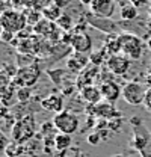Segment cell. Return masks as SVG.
<instances>
[{"mask_svg":"<svg viewBox=\"0 0 151 157\" xmlns=\"http://www.w3.org/2000/svg\"><path fill=\"white\" fill-rule=\"evenodd\" d=\"M119 12H121V18L126 20V21H133V20L137 18L139 15V8H136L133 3L129 5H124L119 8Z\"/></svg>","mask_w":151,"mask_h":157,"instance_id":"19","label":"cell"},{"mask_svg":"<svg viewBox=\"0 0 151 157\" xmlns=\"http://www.w3.org/2000/svg\"><path fill=\"white\" fill-rule=\"evenodd\" d=\"M3 153H5L6 157H20L23 154H26V150H24L23 144H18V142L12 140V142H8V145H6Z\"/></svg>","mask_w":151,"mask_h":157,"instance_id":"18","label":"cell"},{"mask_svg":"<svg viewBox=\"0 0 151 157\" xmlns=\"http://www.w3.org/2000/svg\"><path fill=\"white\" fill-rule=\"evenodd\" d=\"M9 5L12 6V9H18L21 6L27 5V2L26 0H9Z\"/></svg>","mask_w":151,"mask_h":157,"instance_id":"25","label":"cell"},{"mask_svg":"<svg viewBox=\"0 0 151 157\" xmlns=\"http://www.w3.org/2000/svg\"><path fill=\"white\" fill-rule=\"evenodd\" d=\"M73 18L68 15V14H62L60 15V18L56 21V26L60 29V30H65V32H68V30H71L73 29Z\"/></svg>","mask_w":151,"mask_h":157,"instance_id":"21","label":"cell"},{"mask_svg":"<svg viewBox=\"0 0 151 157\" xmlns=\"http://www.w3.org/2000/svg\"><path fill=\"white\" fill-rule=\"evenodd\" d=\"M132 65V59H129L126 55L122 53H116V55H112L109 56L107 60H106V67L107 70L112 73V74H116V76H122L129 71Z\"/></svg>","mask_w":151,"mask_h":157,"instance_id":"7","label":"cell"},{"mask_svg":"<svg viewBox=\"0 0 151 157\" xmlns=\"http://www.w3.org/2000/svg\"><path fill=\"white\" fill-rule=\"evenodd\" d=\"M86 140H88L91 145H98L100 140H101V133H100V132H92V133L88 135Z\"/></svg>","mask_w":151,"mask_h":157,"instance_id":"23","label":"cell"},{"mask_svg":"<svg viewBox=\"0 0 151 157\" xmlns=\"http://www.w3.org/2000/svg\"><path fill=\"white\" fill-rule=\"evenodd\" d=\"M88 56L86 55H80V53H74L71 58H68L67 60V71L71 74H80L89 63H88Z\"/></svg>","mask_w":151,"mask_h":157,"instance_id":"12","label":"cell"},{"mask_svg":"<svg viewBox=\"0 0 151 157\" xmlns=\"http://www.w3.org/2000/svg\"><path fill=\"white\" fill-rule=\"evenodd\" d=\"M148 47H150V50H151V36H150V39H148Z\"/></svg>","mask_w":151,"mask_h":157,"instance_id":"32","label":"cell"},{"mask_svg":"<svg viewBox=\"0 0 151 157\" xmlns=\"http://www.w3.org/2000/svg\"><path fill=\"white\" fill-rule=\"evenodd\" d=\"M147 73H148V74H147V82H148V83H150V85H151V71H150V70H148Z\"/></svg>","mask_w":151,"mask_h":157,"instance_id":"29","label":"cell"},{"mask_svg":"<svg viewBox=\"0 0 151 157\" xmlns=\"http://www.w3.org/2000/svg\"><path fill=\"white\" fill-rule=\"evenodd\" d=\"M20 157H33V156H27V154H23V156H20Z\"/></svg>","mask_w":151,"mask_h":157,"instance_id":"33","label":"cell"},{"mask_svg":"<svg viewBox=\"0 0 151 157\" xmlns=\"http://www.w3.org/2000/svg\"><path fill=\"white\" fill-rule=\"evenodd\" d=\"M41 12H42V18L56 23L57 20L60 18V15H62V8H59L56 3H53V5H48L47 8H44Z\"/></svg>","mask_w":151,"mask_h":157,"instance_id":"17","label":"cell"},{"mask_svg":"<svg viewBox=\"0 0 151 157\" xmlns=\"http://www.w3.org/2000/svg\"><path fill=\"white\" fill-rule=\"evenodd\" d=\"M53 124L56 127V130L59 133H65V135H73L77 132L79 125H80V121L79 117L70 112V110H64L60 113H57L53 117Z\"/></svg>","mask_w":151,"mask_h":157,"instance_id":"4","label":"cell"},{"mask_svg":"<svg viewBox=\"0 0 151 157\" xmlns=\"http://www.w3.org/2000/svg\"><path fill=\"white\" fill-rule=\"evenodd\" d=\"M0 2H3V0H0Z\"/></svg>","mask_w":151,"mask_h":157,"instance_id":"34","label":"cell"},{"mask_svg":"<svg viewBox=\"0 0 151 157\" xmlns=\"http://www.w3.org/2000/svg\"><path fill=\"white\" fill-rule=\"evenodd\" d=\"M0 24L3 30H8L17 35L27 27V18L24 12H21L20 9H6V11H2L0 14Z\"/></svg>","mask_w":151,"mask_h":157,"instance_id":"2","label":"cell"},{"mask_svg":"<svg viewBox=\"0 0 151 157\" xmlns=\"http://www.w3.org/2000/svg\"><path fill=\"white\" fill-rule=\"evenodd\" d=\"M41 76V71L37 65L30 63V65H23L15 71V82L20 83V88H30L38 82V78Z\"/></svg>","mask_w":151,"mask_h":157,"instance_id":"6","label":"cell"},{"mask_svg":"<svg viewBox=\"0 0 151 157\" xmlns=\"http://www.w3.org/2000/svg\"><path fill=\"white\" fill-rule=\"evenodd\" d=\"M6 145H8V142H6V137H5V133H2V132H0V151H5Z\"/></svg>","mask_w":151,"mask_h":157,"instance_id":"27","label":"cell"},{"mask_svg":"<svg viewBox=\"0 0 151 157\" xmlns=\"http://www.w3.org/2000/svg\"><path fill=\"white\" fill-rule=\"evenodd\" d=\"M55 150L56 151H65L70 148L71 145V135H65V133H59L55 136Z\"/></svg>","mask_w":151,"mask_h":157,"instance_id":"20","label":"cell"},{"mask_svg":"<svg viewBox=\"0 0 151 157\" xmlns=\"http://www.w3.org/2000/svg\"><path fill=\"white\" fill-rule=\"evenodd\" d=\"M56 29H59V27L56 26V23L42 18L37 26L33 27V32H35L37 35H41V36H48V35H52Z\"/></svg>","mask_w":151,"mask_h":157,"instance_id":"16","label":"cell"},{"mask_svg":"<svg viewBox=\"0 0 151 157\" xmlns=\"http://www.w3.org/2000/svg\"><path fill=\"white\" fill-rule=\"evenodd\" d=\"M70 47L74 50V53L91 55L92 53V39L86 32H74L71 35Z\"/></svg>","mask_w":151,"mask_h":157,"instance_id":"8","label":"cell"},{"mask_svg":"<svg viewBox=\"0 0 151 157\" xmlns=\"http://www.w3.org/2000/svg\"><path fill=\"white\" fill-rule=\"evenodd\" d=\"M144 104H145V107H147L148 110H151V89H147V94H145Z\"/></svg>","mask_w":151,"mask_h":157,"instance_id":"26","label":"cell"},{"mask_svg":"<svg viewBox=\"0 0 151 157\" xmlns=\"http://www.w3.org/2000/svg\"><path fill=\"white\" fill-rule=\"evenodd\" d=\"M80 97L83 101L89 103V104H97L101 101V91H100V86H94V85H89V86H85L80 89Z\"/></svg>","mask_w":151,"mask_h":157,"instance_id":"14","label":"cell"},{"mask_svg":"<svg viewBox=\"0 0 151 157\" xmlns=\"http://www.w3.org/2000/svg\"><path fill=\"white\" fill-rule=\"evenodd\" d=\"M17 100H18L20 103H26V101H29L30 100V91H29V88H24V86H21L18 91H17Z\"/></svg>","mask_w":151,"mask_h":157,"instance_id":"22","label":"cell"},{"mask_svg":"<svg viewBox=\"0 0 151 157\" xmlns=\"http://www.w3.org/2000/svg\"><path fill=\"white\" fill-rule=\"evenodd\" d=\"M92 107V110H91V113L94 115V117H101V118H112L116 112H115V106H113L112 103H109V101H100V103H97V104H91Z\"/></svg>","mask_w":151,"mask_h":157,"instance_id":"15","label":"cell"},{"mask_svg":"<svg viewBox=\"0 0 151 157\" xmlns=\"http://www.w3.org/2000/svg\"><path fill=\"white\" fill-rule=\"evenodd\" d=\"M100 91H101V97L104 101H109V103H115L118 101V98H121L122 94V88L113 82V80H106L100 85Z\"/></svg>","mask_w":151,"mask_h":157,"instance_id":"10","label":"cell"},{"mask_svg":"<svg viewBox=\"0 0 151 157\" xmlns=\"http://www.w3.org/2000/svg\"><path fill=\"white\" fill-rule=\"evenodd\" d=\"M64 106H65V101H64V97L60 94H50V95H47L45 98L41 100V107L47 112H53L55 115L65 110Z\"/></svg>","mask_w":151,"mask_h":157,"instance_id":"11","label":"cell"},{"mask_svg":"<svg viewBox=\"0 0 151 157\" xmlns=\"http://www.w3.org/2000/svg\"><path fill=\"white\" fill-rule=\"evenodd\" d=\"M14 38H15V33H12V32H8V30H3L0 41H3V42H11V41H12Z\"/></svg>","mask_w":151,"mask_h":157,"instance_id":"24","label":"cell"},{"mask_svg":"<svg viewBox=\"0 0 151 157\" xmlns=\"http://www.w3.org/2000/svg\"><path fill=\"white\" fill-rule=\"evenodd\" d=\"M145 94H147V89L144 88L142 83H139V82H129V83H126L122 86L121 98L126 103H129L130 106H139V104H144Z\"/></svg>","mask_w":151,"mask_h":157,"instance_id":"5","label":"cell"},{"mask_svg":"<svg viewBox=\"0 0 151 157\" xmlns=\"http://www.w3.org/2000/svg\"><path fill=\"white\" fill-rule=\"evenodd\" d=\"M148 21H150V24H151V5H150V9H148Z\"/></svg>","mask_w":151,"mask_h":157,"instance_id":"30","label":"cell"},{"mask_svg":"<svg viewBox=\"0 0 151 157\" xmlns=\"http://www.w3.org/2000/svg\"><path fill=\"white\" fill-rule=\"evenodd\" d=\"M98 76V67L94 63H89L76 80V86H79L80 89L85 88V86H89V85H94L95 77Z\"/></svg>","mask_w":151,"mask_h":157,"instance_id":"13","label":"cell"},{"mask_svg":"<svg viewBox=\"0 0 151 157\" xmlns=\"http://www.w3.org/2000/svg\"><path fill=\"white\" fill-rule=\"evenodd\" d=\"M35 132H37L35 118L32 115H26L24 118L14 122V125L11 128V137H12V140H15L18 144H26L30 139H33Z\"/></svg>","mask_w":151,"mask_h":157,"instance_id":"1","label":"cell"},{"mask_svg":"<svg viewBox=\"0 0 151 157\" xmlns=\"http://www.w3.org/2000/svg\"><path fill=\"white\" fill-rule=\"evenodd\" d=\"M116 9V0H92L89 11L98 18H110Z\"/></svg>","mask_w":151,"mask_h":157,"instance_id":"9","label":"cell"},{"mask_svg":"<svg viewBox=\"0 0 151 157\" xmlns=\"http://www.w3.org/2000/svg\"><path fill=\"white\" fill-rule=\"evenodd\" d=\"M2 33H3V27H2V24H0V38H2Z\"/></svg>","mask_w":151,"mask_h":157,"instance_id":"31","label":"cell"},{"mask_svg":"<svg viewBox=\"0 0 151 157\" xmlns=\"http://www.w3.org/2000/svg\"><path fill=\"white\" fill-rule=\"evenodd\" d=\"M0 14H2V12H0Z\"/></svg>","mask_w":151,"mask_h":157,"instance_id":"35","label":"cell"},{"mask_svg":"<svg viewBox=\"0 0 151 157\" xmlns=\"http://www.w3.org/2000/svg\"><path fill=\"white\" fill-rule=\"evenodd\" d=\"M119 50L129 59L137 60L144 53V41L137 35L130 33V32L121 33L119 35Z\"/></svg>","mask_w":151,"mask_h":157,"instance_id":"3","label":"cell"},{"mask_svg":"<svg viewBox=\"0 0 151 157\" xmlns=\"http://www.w3.org/2000/svg\"><path fill=\"white\" fill-rule=\"evenodd\" d=\"M79 2H80L83 6H88V8H89V6H91V3H92V0H79Z\"/></svg>","mask_w":151,"mask_h":157,"instance_id":"28","label":"cell"}]
</instances>
